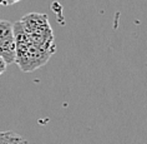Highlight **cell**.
Listing matches in <instances>:
<instances>
[{"label": "cell", "instance_id": "1", "mask_svg": "<svg viewBox=\"0 0 147 144\" xmlns=\"http://www.w3.org/2000/svg\"><path fill=\"white\" fill-rule=\"evenodd\" d=\"M15 35V63L24 73H31L46 65L53 54L38 45L21 27L20 21L14 23Z\"/></svg>", "mask_w": 147, "mask_h": 144}, {"label": "cell", "instance_id": "2", "mask_svg": "<svg viewBox=\"0 0 147 144\" xmlns=\"http://www.w3.org/2000/svg\"><path fill=\"white\" fill-rule=\"evenodd\" d=\"M19 21L25 33L38 45L44 48L47 51H50L51 54H54L56 51L54 33L46 14L29 13L26 15H24Z\"/></svg>", "mask_w": 147, "mask_h": 144}, {"label": "cell", "instance_id": "3", "mask_svg": "<svg viewBox=\"0 0 147 144\" xmlns=\"http://www.w3.org/2000/svg\"><path fill=\"white\" fill-rule=\"evenodd\" d=\"M0 55L8 64L15 63V35L14 24L8 20H0Z\"/></svg>", "mask_w": 147, "mask_h": 144}, {"label": "cell", "instance_id": "4", "mask_svg": "<svg viewBox=\"0 0 147 144\" xmlns=\"http://www.w3.org/2000/svg\"><path fill=\"white\" fill-rule=\"evenodd\" d=\"M0 144H29L28 140L18 133L4 130L0 132Z\"/></svg>", "mask_w": 147, "mask_h": 144}, {"label": "cell", "instance_id": "5", "mask_svg": "<svg viewBox=\"0 0 147 144\" xmlns=\"http://www.w3.org/2000/svg\"><path fill=\"white\" fill-rule=\"evenodd\" d=\"M19 1H21V0H0V6H10Z\"/></svg>", "mask_w": 147, "mask_h": 144}, {"label": "cell", "instance_id": "6", "mask_svg": "<svg viewBox=\"0 0 147 144\" xmlns=\"http://www.w3.org/2000/svg\"><path fill=\"white\" fill-rule=\"evenodd\" d=\"M6 66H8V63H6L5 59L0 55V75H1L6 70Z\"/></svg>", "mask_w": 147, "mask_h": 144}]
</instances>
